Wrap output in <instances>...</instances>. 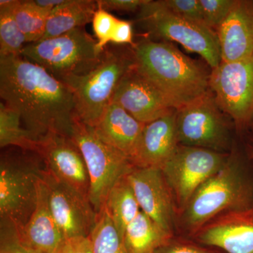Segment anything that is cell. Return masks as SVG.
I'll use <instances>...</instances> for the list:
<instances>
[{
    "label": "cell",
    "instance_id": "6da1fadb",
    "mask_svg": "<svg viewBox=\"0 0 253 253\" xmlns=\"http://www.w3.org/2000/svg\"><path fill=\"white\" fill-rule=\"evenodd\" d=\"M0 96L38 140L71 137L77 118L73 91L39 65L22 56L0 57Z\"/></svg>",
    "mask_w": 253,
    "mask_h": 253
},
{
    "label": "cell",
    "instance_id": "7a4b0ae2",
    "mask_svg": "<svg viewBox=\"0 0 253 253\" xmlns=\"http://www.w3.org/2000/svg\"><path fill=\"white\" fill-rule=\"evenodd\" d=\"M134 69L162 93L174 109L210 90L211 72L172 43L143 38L131 46Z\"/></svg>",
    "mask_w": 253,
    "mask_h": 253
},
{
    "label": "cell",
    "instance_id": "3957f363",
    "mask_svg": "<svg viewBox=\"0 0 253 253\" xmlns=\"http://www.w3.org/2000/svg\"><path fill=\"white\" fill-rule=\"evenodd\" d=\"M253 205V173L244 155L233 149L224 167L200 186L181 211V224L196 234L221 214Z\"/></svg>",
    "mask_w": 253,
    "mask_h": 253
},
{
    "label": "cell",
    "instance_id": "277c9868",
    "mask_svg": "<svg viewBox=\"0 0 253 253\" xmlns=\"http://www.w3.org/2000/svg\"><path fill=\"white\" fill-rule=\"evenodd\" d=\"M45 169L36 151L6 148L0 159V219L12 221L18 230L36 209L38 181Z\"/></svg>",
    "mask_w": 253,
    "mask_h": 253
},
{
    "label": "cell",
    "instance_id": "5b68a950",
    "mask_svg": "<svg viewBox=\"0 0 253 253\" xmlns=\"http://www.w3.org/2000/svg\"><path fill=\"white\" fill-rule=\"evenodd\" d=\"M134 66L130 49L108 46L99 63L85 76L66 82L73 91L77 118L94 127L113 102L124 76Z\"/></svg>",
    "mask_w": 253,
    "mask_h": 253
},
{
    "label": "cell",
    "instance_id": "8992f818",
    "mask_svg": "<svg viewBox=\"0 0 253 253\" xmlns=\"http://www.w3.org/2000/svg\"><path fill=\"white\" fill-rule=\"evenodd\" d=\"M102 54L98 49L96 40L84 27H80L61 36L27 44L21 56L66 83L92 71Z\"/></svg>",
    "mask_w": 253,
    "mask_h": 253
},
{
    "label": "cell",
    "instance_id": "52a82bcc",
    "mask_svg": "<svg viewBox=\"0 0 253 253\" xmlns=\"http://www.w3.org/2000/svg\"><path fill=\"white\" fill-rule=\"evenodd\" d=\"M138 21L151 36L176 42L188 51L200 55L211 70L221 62L217 33L206 25L178 16L160 0H147L139 10Z\"/></svg>",
    "mask_w": 253,
    "mask_h": 253
},
{
    "label": "cell",
    "instance_id": "ba28073f",
    "mask_svg": "<svg viewBox=\"0 0 253 253\" xmlns=\"http://www.w3.org/2000/svg\"><path fill=\"white\" fill-rule=\"evenodd\" d=\"M71 138L81 150L85 161L90 180L89 202L98 214L104 207L110 190L130 172L134 166L100 139L94 127L86 126L78 118Z\"/></svg>",
    "mask_w": 253,
    "mask_h": 253
},
{
    "label": "cell",
    "instance_id": "9c48e42d",
    "mask_svg": "<svg viewBox=\"0 0 253 253\" xmlns=\"http://www.w3.org/2000/svg\"><path fill=\"white\" fill-rule=\"evenodd\" d=\"M225 116L210 89L199 99L176 110L179 144L229 154L234 145Z\"/></svg>",
    "mask_w": 253,
    "mask_h": 253
},
{
    "label": "cell",
    "instance_id": "30bf717a",
    "mask_svg": "<svg viewBox=\"0 0 253 253\" xmlns=\"http://www.w3.org/2000/svg\"><path fill=\"white\" fill-rule=\"evenodd\" d=\"M229 154L178 146L161 169L180 212L200 186L224 167Z\"/></svg>",
    "mask_w": 253,
    "mask_h": 253
},
{
    "label": "cell",
    "instance_id": "8fae6325",
    "mask_svg": "<svg viewBox=\"0 0 253 253\" xmlns=\"http://www.w3.org/2000/svg\"><path fill=\"white\" fill-rule=\"evenodd\" d=\"M210 89L218 106L239 131L249 129L253 119V54L211 70Z\"/></svg>",
    "mask_w": 253,
    "mask_h": 253
},
{
    "label": "cell",
    "instance_id": "7c38bea8",
    "mask_svg": "<svg viewBox=\"0 0 253 253\" xmlns=\"http://www.w3.org/2000/svg\"><path fill=\"white\" fill-rule=\"evenodd\" d=\"M42 178L47 186L51 212L63 239L90 235L98 214L89 199L56 179L46 169Z\"/></svg>",
    "mask_w": 253,
    "mask_h": 253
},
{
    "label": "cell",
    "instance_id": "4fadbf2b",
    "mask_svg": "<svg viewBox=\"0 0 253 253\" xmlns=\"http://www.w3.org/2000/svg\"><path fill=\"white\" fill-rule=\"evenodd\" d=\"M126 176L141 211L172 236L175 226V201L161 169L134 166Z\"/></svg>",
    "mask_w": 253,
    "mask_h": 253
},
{
    "label": "cell",
    "instance_id": "5bb4252c",
    "mask_svg": "<svg viewBox=\"0 0 253 253\" xmlns=\"http://www.w3.org/2000/svg\"><path fill=\"white\" fill-rule=\"evenodd\" d=\"M37 152L47 172L89 199L90 180L85 161L71 137L61 134L46 136L40 141Z\"/></svg>",
    "mask_w": 253,
    "mask_h": 253
},
{
    "label": "cell",
    "instance_id": "9a60e30c",
    "mask_svg": "<svg viewBox=\"0 0 253 253\" xmlns=\"http://www.w3.org/2000/svg\"><path fill=\"white\" fill-rule=\"evenodd\" d=\"M113 101L143 124L152 122L176 110L134 66L120 83Z\"/></svg>",
    "mask_w": 253,
    "mask_h": 253
},
{
    "label": "cell",
    "instance_id": "2e32d148",
    "mask_svg": "<svg viewBox=\"0 0 253 253\" xmlns=\"http://www.w3.org/2000/svg\"><path fill=\"white\" fill-rule=\"evenodd\" d=\"M195 234L201 244L227 253H253V208L221 214Z\"/></svg>",
    "mask_w": 253,
    "mask_h": 253
},
{
    "label": "cell",
    "instance_id": "e0dca14e",
    "mask_svg": "<svg viewBox=\"0 0 253 253\" xmlns=\"http://www.w3.org/2000/svg\"><path fill=\"white\" fill-rule=\"evenodd\" d=\"M217 34L223 62H234L252 55L253 0H236Z\"/></svg>",
    "mask_w": 253,
    "mask_h": 253
},
{
    "label": "cell",
    "instance_id": "ac0fdd59",
    "mask_svg": "<svg viewBox=\"0 0 253 253\" xmlns=\"http://www.w3.org/2000/svg\"><path fill=\"white\" fill-rule=\"evenodd\" d=\"M176 110L145 124L131 161L137 168H159L164 166L179 146L176 127Z\"/></svg>",
    "mask_w": 253,
    "mask_h": 253
},
{
    "label": "cell",
    "instance_id": "d6986e66",
    "mask_svg": "<svg viewBox=\"0 0 253 253\" xmlns=\"http://www.w3.org/2000/svg\"><path fill=\"white\" fill-rule=\"evenodd\" d=\"M18 232L26 246L37 253H56L64 241L51 212L49 192L42 176L38 181L36 209Z\"/></svg>",
    "mask_w": 253,
    "mask_h": 253
},
{
    "label": "cell",
    "instance_id": "ffe728a7",
    "mask_svg": "<svg viewBox=\"0 0 253 253\" xmlns=\"http://www.w3.org/2000/svg\"><path fill=\"white\" fill-rule=\"evenodd\" d=\"M144 126L113 101L94 128L100 139L131 163Z\"/></svg>",
    "mask_w": 253,
    "mask_h": 253
},
{
    "label": "cell",
    "instance_id": "44dd1931",
    "mask_svg": "<svg viewBox=\"0 0 253 253\" xmlns=\"http://www.w3.org/2000/svg\"><path fill=\"white\" fill-rule=\"evenodd\" d=\"M97 9L96 1L93 0H66L51 10L42 40L54 38L76 28L84 27L92 21Z\"/></svg>",
    "mask_w": 253,
    "mask_h": 253
},
{
    "label": "cell",
    "instance_id": "7402d4cb",
    "mask_svg": "<svg viewBox=\"0 0 253 253\" xmlns=\"http://www.w3.org/2000/svg\"><path fill=\"white\" fill-rule=\"evenodd\" d=\"M172 237L141 211L126 228L123 239L129 253H154Z\"/></svg>",
    "mask_w": 253,
    "mask_h": 253
},
{
    "label": "cell",
    "instance_id": "603a6c76",
    "mask_svg": "<svg viewBox=\"0 0 253 253\" xmlns=\"http://www.w3.org/2000/svg\"><path fill=\"white\" fill-rule=\"evenodd\" d=\"M104 207L123 238L126 228L141 212L126 176L120 179L110 190Z\"/></svg>",
    "mask_w": 253,
    "mask_h": 253
},
{
    "label": "cell",
    "instance_id": "cb8c5ba5",
    "mask_svg": "<svg viewBox=\"0 0 253 253\" xmlns=\"http://www.w3.org/2000/svg\"><path fill=\"white\" fill-rule=\"evenodd\" d=\"M40 141L23 126L17 113L4 103L0 104V147L19 148L38 151Z\"/></svg>",
    "mask_w": 253,
    "mask_h": 253
},
{
    "label": "cell",
    "instance_id": "d4e9b609",
    "mask_svg": "<svg viewBox=\"0 0 253 253\" xmlns=\"http://www.w3.org/2000/svg\"><path fill=\"white\" fill-rule=\"evenodd\" d=\"M51 10L41 7L34 0H16L13 14L28 44L41 41Z\"/></svg>",
    "mask_w": 253,
    "mask_h": 253
},
{
    "label": "cell",
    "instance_id": "484cf974",
    "mask_svg": "<svg viewBox=\"0 0 253 253\" xmlns=\"http://www.w3.org/2000/svg\"><path fill=\"white\" fill-rule=\"evenodd\" d=\"M15 1H0V57L21 56L23 48L28 44L13 14Z\"/></svg>",
    "mask_w": 253,
    "mask_h": 253
},
{
    "label": "cell",
    "instance_id": "4316f807",
    "mask_svg": "<svg viewBox=\"0 0 253 253\" xmlns=\"http://www.w3.org/2000/svg\"><path fill=\"white\" fill-rule=\"evenodd\" d=\"M89 237L93 253H129L123 236L105 207L98 213L96 224Z\"/></svg>",
    "mask_w": 253,
    "mask_h": 253
},
{
    "label": "cell",
    "instance_id": "83f0119b",
    "mask_svg": "<svg viewBox=\"0 0 253 253\" xmlns=\"http://www.w3.org/2000/svg\"><path fill=\"white\" fill-rule=\"evenodd\" d=\"M204 22L217 33L218 28L229 16L236 0H199Z\"/></svg>",
    "mask_w": 253,
    "mask_h": 253
},
{
    "label": "cell",
    "instance_id": "f1b7e54d",
    "mask_svg": "<svg viewBox=\"0 0 253 253\" xmlns=\"http://www.w3.org/2000/svg\"><path fill=\"white\" fill-rule=\"evenodd\" d=\"M0 253H37L23 242L17 226L12 221L0 219Z\"/></svg>",
    "mask_w": 253,
    "mask_h": 253
},
{
    "label": "cell",
    "instance_id": "f546056e",
    "mask_svg": "<svg viewBox=\"0 0 253 253\" xmlns=\"http://www.w3.org/2000/svg\"><path fill=\"white\" fill-rule=\"evenodd\" d=\"M118 18L110 14L109 11L98 8L93 16L92 26L96 41L97 48L103 52L109 46Z\"/></svg>",
    "mask_w": 253,
    "mask_h": 253
},
{
    "label": "cell",
    "instance_id": "4dcf8cb0",
    "mask_svg": "<svg viewBox=\"0 0 253 253\" xmlns=\"http://www.w3.org/2000/svg\"><path fill=\"white\" fill-rule=\"evenodd\" d=\"M160 1L174 14L190 21L206 25L199 0H160Z\"/></svg>",
    "mask_w": 253,
    "mask_h": 253
},
{
    "label": "cell",
    "instance_id": "1f68e13d",
    "mask_svg": "<svg viewBox=\"0 0 253 253\" xmlns=\"http://www.w3.org/2000/svg\"><path fill=\"white\" fill-rule=\"evenodd\" d=\"M147 0H99L96 1L98 8L106 11L133 12L139 11Z\"/></svg>",
    "mask_w": 253,
    "mask_h": 253
},
{
    "label": "cell",
    "instance_id": "d6a6232c",
    "mask_svg": "<svg viewBox=\"0 0 253 253\" xmlns=\"http://www.w3.org/2000/svg\"><path fill=\"white\" fill-rule=\"evenodd\" d=\"M110 43H113L116 45H123V44L134 45L133 28L131 23L118 18L114 30L111 35Z\"/></svg>",
    "mask_w": 253,
    "mask_h": 253
},
{
    "label": "cell",
    "instance_id": "836d02e7",
    "mask_svg": "<svg viewBox=\"0 0 253 253\" xmlns=\"http://www.w3.org/2000/svg\"><path fill=\"white\" fill-rule=\"evenodd\" d=\"M56 253H93L90 239L88 236L64 240Z\"/></svg>",
    "mask_w": 253,
    "mask_h": 253
},
{
    "label": "cell",
    "instance_id": "e575fe53",
    "mask_svg": "<svg viewBox=\"0 0 253 253\" xmlns=\"http://www.w3.org/2000/svg\"><path fill=\"white\" fill-rule=\"evenodd\" d=\"M154 253H214L204 248L184 243L172 242V239L156 250Z\"/></svg>",
    "mask_w": 253,
    "mask_h": 253
},
{
    "label": "cell",
    "instance_id": "d590c367",
    "mask_svg": "<svg viewBox=\"0 0 253 253\" xmlns=\"http://www.w3.org/2000/svg\"><path fill=\"white\" fill-rule=\"evenodd\" d=\"M38 6L44 9L52 10L56 6L63 4L66 0H34Z\"/></svg>",
    "mask_w": 253,
    "mask_h": 253
},
{
    "label": "cell",
    "instance_id": "8d00e7d4",
    "mask_svg": "<svg viewBox=\"0 0 253 253\" xmlns=\"http://www.w3.org/2000/svg\"><path fill=\"white\" fill-rule=\"evenodd\" d=\"M246 151H247V154L249 155V157L250 160H251V163H252L253 167V139L251 143L248 144L247 149H246Z\"/></svg>",
    "mask_w": 253,
    "mask_h": 253
},
{
    "label": "cell",
    "instance_id": "74e56055",
    "mask_svg": "<svg viewBox=\"0 0 253 253\" xmlns=\"http://www.w3.org/2000/svg\"><path fill=\"white\" fill-rule=\"evenodd\" d=\"M250 130L251 131V133H252V134L253 135V119L252 123H251V126H250Z\"/></svg>",
    "mask_w": 253,
    "mask_h": 253
}]
</instances>
